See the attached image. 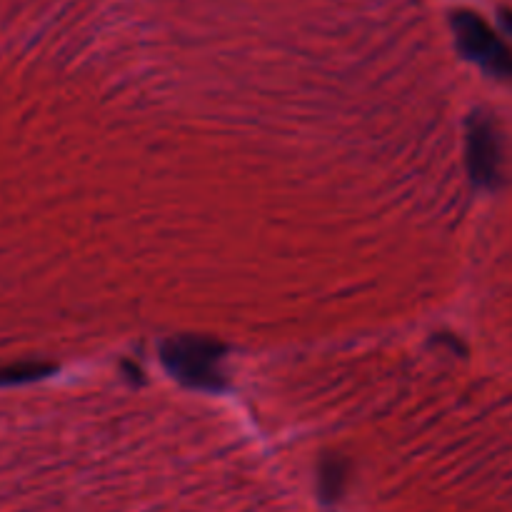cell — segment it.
<instances>
[{
    "mask_svg": "<svg viewBox=\"0 0 512 512\" xmlns=\"http://www.w3.org/2000/svg\"><path fill=\"white\" fill-rule=\"evenodd\" d=\"M160 353L170 373L193 388L215 390L223 383V373H220L223 348L215 340L193 338V335L170 338L168 343H163Z\"/></svg>",
    "mask_w": 512,
    "mask_h": 512,
    "instance_id": "cell-1",
    "label": "cell"
},
{
    "mask_svg": "<svg viewBox=\"0 0 512 512\" xmlns=\"http://www.w3.org/2000/svg\"><path fill=\"white\" fill-rule=\"evenodd\" d=\"M453 30L460 50L468 58L478 60L485 70L500 75V78H512V50L480 15L460 10L453 15Z\"/></svg>",
    "mask_w": 512,
    "mask_h": 512,
    "instance_id": "cell-2",
    "label": "cell"
},
{
    "mask_svg": "<svg viewBox=\"0 0 512 512\" xmlns=\"http://www.w3.org/2000/svg\"><path fill=\"white\" fill-rule=\"evenodd\" d=\"M468 160L473 178L480 185H495L500 180V143L498 133L488 120H473L468 140Z\"/></svg>",
    "mask_w": 512,
    "mask_h": 512,
    "instance_id": "cell-3",
    "label": "cell"
},
{
    "mask_svg": "<svg viewBox=\"0 0 512 512\" xmlns=\"http://www.w3.org/2000/svg\"><path fill=\"white\" fill-rule=\"evenodd\" d=\"M45 373H48V368H45V365H35V363L0 365V385L25 383V380H35Z\"/></svg>",
    "mask_w": 512,
    "mask_h": 512,
    "instance_id": "cell-4",
    "label": "cell"
}]
</instances>
